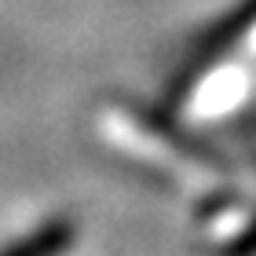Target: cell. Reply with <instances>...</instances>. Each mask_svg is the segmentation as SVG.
Returning a JSON list of instances; mask_svg holds the SVG:
<instances>
[{"instance_id":"6da1fadb","label":"cell","mask_w":256,"mask_h":256,"mask_svg":"<svg viewBox=\"0 0 256 256\" xmlns=\"http://www.w3.org/2000/svg\"><path fill=\"white\" fill-rule=\"evenodd\" d=\"M124 110H128V118H132V124L139 128V132L161 139V143H165L168 150H176L180 158L194 161V165H212V168L224 165V161H220L194 132H187V128L172 118L165 106H150V102H124Z\"/></svg>"},{"instance_id":"7a4b0ae2","label":"cell","mask_w":256,"mask_h":256,"mask_svg":"<svg viewBox=\"0 0 256 256\" xmlns=\"http://www.w3.org/2000/svg\"><path fill=\"white\" fill-rule=\"evenodd\" d=\"M77 242V224L70 216H55L37 230L15 238L11 246L0 249V256H66Z\"/></svg>"},{"instance_id":"3957f363","label":"cell","mask_w":256,"mask_h":256,"mask_svg":"<svg viewBox=\"0 0 256 256\" xmlns=\"http://www.w3.org/2000/svg\"><path fill=\"white\" fill-rule=\"evenodd\" d=\"M216 256H256V220L246 230H238L234 238H227L224 246L216 249Z\"/></svg>"}]
</instances>
